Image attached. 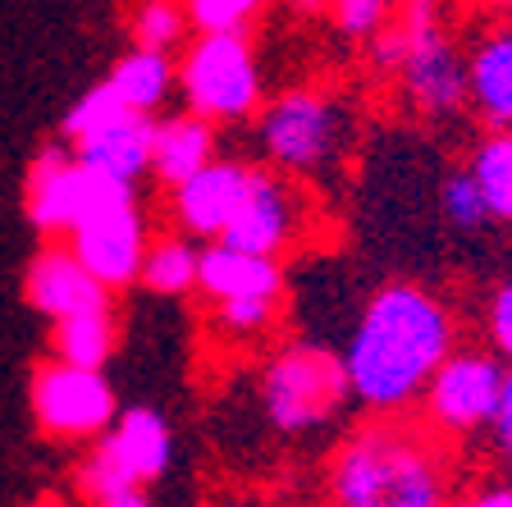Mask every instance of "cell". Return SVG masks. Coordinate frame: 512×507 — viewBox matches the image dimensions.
Returning <instances> with one entry per match:
<instances>
[{"mask_svg": "<svg viewBox=\"0 0 512 507\" xmlns=\"http://www.w3.org/2000/svg\"><path fill=\"white\" fill-rule=\"evenodd\" d=\"M179 87L192 115L243 124L261 106V64L243 32H202L179 64Z\"/></svg>", "mask_w": 512, "mask_h": 507, "instance_id": "8992f818", "label": "cell"}, {"mask_svg": "<svg viewBox=\"0 0 512 507\" xmlns=\"http://www.w3.org/2000/svg\"><path fill=\"white\" fill-rule=\"evenodd\" d=\"M508 370L490 352H448L426 384V416L448 434H476L494 421Z\"/></svg>", "mask_w": 512, "mask_h": 507, "instance_id": "30bf717a", "label": "cell"}, {"mask_svg": "<svg viewBox=\"0 0 512 507\" xmlns=\"http://www.w3.org/2000/svg\"><path fill=\"white\" fill-rule=\"evenodd\" d=\"M293 5H298V10H325V5H330V0H293Z\"/></svg>", "mask_w": 512, "mask_h": 507, "instance_id": "4dcf8cb0", "label": "cell"}, {"mask_svg": "<svg viewBox=\"0 0 512 507\" xmlns=\"http://www.w3.org/2000/svg\"><path fill=\"white\" fill-rule=\"evenodd\" d=\"M197 288H202L211 302H279L284 293V270H279L275 256L247 252L224 238H211V247L202 252V270H197Z\"/></svg>", "mask_w": 512, "mask_h": 507, "instance_id": "5bb4252c", "label": "cell"}, {"mask_svg": "<svg viewBox=\"0 0 512 507\" xmlns=\"http://www.w3.org/2000/svg\"><path fill=\"white\" fill-rule=\"evenodd\" d=\"M119 197H133V183L92 169L78 160V151L69 156L60 147H46L28 169V220L42 233H74L87 215Z\"/></svg>", "mask_w": 512, "mask_h": 507, "instance_id": "ba28073f", "label": "cell"}, {"mask_svg": "<svg viewBox=\"0 0 512 507\" xmlns=\"http://www.w3.org/2000/svg\"><path fill=\"white\" fill-rule=\"evenodd\" d=\"M389 5L394 0H330V14L348 37H375L389 23Z\"/></svg>", "mask_w": 512, "mask_h": 507, "instance_id": "4316f807", "label": "cell"}, {"mask_svg": "<svg viewBox=\"0 0 512 507\" xmlns=\"http://www.w3.org/2000/svg\"><path fill=\"white\" fill-rule=\"evenodd\" d=\"M32 416L51 439H101L115 425V389L101 370L55 357L32 375Z\"/></svg>", "mask_w": 512, "mask_h": 507, "instance_id": "9c48e42d", "label": "cell"}, {"mask_svg": "<svg viewBox=\"0 0 512 507\" xmlns=\"http://www.w3.org/2000/svg\"><path fill=\"white\" fill-rule=\"evenodd\" d=\"M490 343L499 357L512 361V279L494 288L490 297Z\"/></svg>", "mask_w": 512, "mask_h": 507, "instance_id": "83f0119b", "label": "cell"}, {"mask_svg": "<svg viewBox=\"0 0 512 507\" xmlns=\"http://www.w3.org/2000/svg\"><path fill=\"white\" fill-rule=\"evenodd\" d=\"M503 457H508V476H512V453H503Z\"/></svg>", "mask_w": 512, "mask_h": 507, "instance_id": "1f68e13d", "label": "cell"}, {"mask_svg": "<svg viewBox=\"0 0 512 507\" xmlns=\"http://www.w3.org/2000/svg\"><path fill=\"white\" fill-rule=\"evenodd\" d=\"M252 165L238 160H211L206 169H197L192 179H183L174 188V220L192 238H220L229 229V220L238 215L247 188H252Z\"/></svg>", "mask_w": 512, "mask_h": 507, "instance_id": "4fadbf2b", "label": "cell"}, {"mask_svg": "<svg viewBox=\"0 0 512 507\" xmlns=\"http://www.w3.org/2000/svg\"><path fill=\"white\" fill-rule=\"evenodd\" d=\"M23 293H28V302L42 311V316L60 320V316H69V311H83V307L106 302L110 288L78 261L74 247H46V252L32 256L28 279H23Z\"/></svg>", "mask_w": 512, "mask_h": 507, "instance_id": "9a60e30c", "label": "cell"}, {"mask_svg": "<svg viewBox=\"0 0 512 507\" xmlns=\"http://www.w3.org/2000/svg\"><path fill=\"white\" fill-rule=\"evenodd\" d=\"M453 352V316L416 284H384L348 338L343 366L352 398L371 412H398L426 393L439 361Z\"/></svg>", "mask_w": 512, "mask_h": 507, "instance_id": "6da1fadb", "label": "cell"}, {"mask_svg": "<svg viewBox=\"0 0 512 507\" xmlns=\"http://www.w3.org/2000/svg\"><path fill=\"white\" fill-rule=\"evenodd\" d=\"M124 101H119V92L110 83H96V87H87L83 96H78L74 106H69V115H64V138L69 142H78V138H87L92 128H101V124H110L115 115H124Z\"/></svg>", "mask_w": 512, "mask_h": 507, "instance_id": "484cf974", "label": "cell"}, {"mask_svg": "<svg viewBox=\"0 0 512 507\" xmlns=\"http://www.w3.org/2000/svg\"><path fill=\"white\" fill-rule=\"evenodd\" d=\"M69 247L106 288L133 284L142 275V256H147V224H142L138 201L119 197L92 211L69 233Z\"/></svg>", "mask_w": 512, "mask_h": 507, "instance_id": "8fae6325", "label": "cell"}, {"mask_svg": "<svg viewBox=\"0 0 512 507\" xmlns=\"http://www.w3.org/2000/svg\"><path fill=\"white\" fill-rule=\"evenodd\" d=\"M188 32V10L183 0H142L133 10V46H151V51H170Z\"/></svg>", "mask_w": 512, "mask_h": 507, "instance_id": "603a6c76", "label": "cell"}, {"mask_svg": "<svg viewBox=\"0 0 512 507\" xmlns=\"http://www.w3.org/2000/svg\"><path fill=\"white\" fill-rule=\"evenodd\" d=\"M490 430H494V444H499V448H503V453H512V366H508V375H503V393H499V412H494Z\"/></svg>", "mask_w": 512, "mask_h": 507, "instance_id": "f1b7e54d", "label": "cell"}, {"mask_svg": "<svg viewBox=\"0 0 512 507\" xmlns=\"http://www.w3.org/2000/svg\"><path fill=\"white\" fill-rule=\"evenodd\" d=\"M471 503H476V507H512V480H508V485H499V489H476V494H471Z\"/></svg>", "mask_w": 512, "mask_h": 507, "instance_id": "f546056e", "label": "cell"}, {"mask_svg": "<svg viewBox=\"0 0 512 507\" xmlns=\"http://www.w3.org/2000/svg\"><path fill=\"white\" fill-rule=\"evenodd\" d=\"M197 270H202V252L188 243V238H156L147 243V256H142V284L160 297H183L188 288H197Z\"/></svg>", "mask_w": 512, "mask_h": 507, "instance_id": "44dd1931", "label": "cell"}, {"mask_svg": "<svg viewBox=\"0 0 512 507\" xmlns=\"http://www.w3.org/2000/svg\"><path fill=\"white\" fill-rule=\"evenodd\" d=\"M170 457L174 434L165 416L151 407L119 412L92 457L78 466V494L101 507H147V485L170 471Z\"/></svg>", "mask_w": 512, "mask_h": 507, "instance_id": "3957f363", "label": "cell"}, {"mask_svg": "<svg viewBox=\"0 0 512 507\" xmlns=\"http://www.w3.org/2000/svg\"><path fill=\"white\" fill-rule=\"evenodd\" d=\"M352 398V380L343 357L316 348V343H288L275 352L261 375V402L275 430L307 434L339 416V407Z\"/></svg>", "mask_w": 512, "mask_h": 507, "instance_id": "277c9868", "label": "cell"}, {"mask_svg": "<svg viewBox=\"0 0 512 507\" xmlns=\"http://www.w3.org/2000/svg\"><path fill=\"white\" fill-rule=\"evenodd\" d=\"M110 87L119 92L128 110H142V115H156L165 106V96L174 92V64H170V51H151V46H138L128 51L124 60L110 69L106 78Z\"/></svg>", "mask_w": 512, "mask_h": 507, "instance_id": "d6986e66", "label": "cell"}, {"mask_svg": "<svg viewBox=\"0 0 512 507\" xmlns=\"http://www.w3.org/2000/svg\"><path fill=\"white\" fill-rule=\"evenodd\" d=\"M302 229V201L298 192L288 188L284 179L256 169L252 174V188H247L243 206L238 215L229 220V229L220 233L224 243L247 247V252H261V256H279Z\"/></svg>", "mask_w": 512, "mask_h": 507, "instance_id": "7c38bea8", "label": "cell"}, {"mask_svg": "<svg viewBox=\"0 0 512 507\" xmlns=\"http://www.w3.org/2000/svg\"><path fill=\"white\" fill-rule=\"evenodd\" d=\"M51 325H55V357L74 361V366L106 370L110 352H115V316H110V302L69 311V316L51 320Z\"/></svg>", "mask_w": 512, "mask_h": 507, "instance_id": "ffe728a7", "label": "cell"}, {"mask_svg": "<svg viewBox=\"0 0 512 507\" xmlns=\"http://www.w3.org/2000/svg\"><path fill=\"white\" fill-rule=\"evenodd\" d=\"M330 498L343 507H439L448 489L435 453L416 434L371 425L334 457Z\"/></svg>", "mask_w": 512, "mask_h": 507, "instance_id": "7a4b0ae2", "label": "cell"}, {"mask_svg": "<svg viewBox=\"0 0 512 507\" xmlns=\"http://www.w3.org/2000/svg\"><path fill=\"white\" fill-rule=\"evenodd\" d=\"M261 147L288 174H320L348 147V110L325 92H284L261 110Z\"/></svg>", "mask_w": 512, "mask_h": 507, "instance_id": "52a82bcc", "label": "cell"}, {"mask_svg": "<svg viewBox=\"0 0 512 507\" xmlns=\"http://www.w3.org/2000/svg\"><path fill=\"white\" fill-rule=\"evenodd\" d=\"M183 10L197 32H247L261 19L266 0H183Z\"/></svg>", "mask_w": 512, "mask_h": 507, "instance_id": "d4e9b609", "label": "cell"}, {"mask_svg": "<svg viewBox=\"0 0 512 507\" xmlns=\"http://www.w3.org/2000/svg\"><path fill=\"white\" fill-rule=\"evenodd\" d=\"M439 211H444V220L462 233H476V229H485V220H494L471 169H458V174L444 179V188H439Z\"/></svg>", "mask_w": 512, "mask_h": 507, "instance_id": "cb8c5ba5", "label": "cell"}, {"mask_svg": "<svg viewBox=\"0 0 512 507\" xmlns=\"http://www.w3.org/2000/svg\"><path fill=\"white\" fill-rule=\"evenodd\" d=\"M490 5H512V0H490Z\"/></svg>", "mask_w": 512, "mask_h": 507, "instance_id": "d6a6232c", "label": "cell"}, {"mask_svg": "<svg viewBox=\"0 0 512 507\" xmlns=\"http://www.w3.org/2000/svg\"><path fill=\"white\" fill-rule=\"evenodd\" d=\"M467 169L476 174L494 220L512 224V128H494L490 138L476 147V156H471Z\"/></svg>", "mask_w": 512, "mask_h": 507, "instance_id": "7402d4cb", "label": "cell"}, {"mask_svg": "<svg viewBox=\"0 0 512 507\" xmlns=\"http://www.w3.org/2000/svg\"><path fill=\"white\" fill-rule=\"evenodd\" d=\"M78 160H87L92 169L110 174L119 183H138L142 174H151V156H156V119L142 110H124L110 124L92 128L87 138L74 142Z\"/></svg>", "mask_w": 512, "mask_h": 507, "instance_id": "2e32d148", "label": "cell"}, {"mask_svg": "<svg viewBox=\"0 0 512 507\" xmlns=\"http://www.w3.org/2000/svg\"><path fill=\"white\" fill-rule=\"evenodd\" d=\"M215 160V124L202 115H183L156 124V156H151V174L165 188H179L183 179H192L197 169H206Z\"/></svg>", "mask_w": 512, "mask_h": 507, "instance_id": "ac0fdd59", "label": "cell"}, {"mask_svg": "<svg viewBox=\"0 0 512 507\" xmlns=\"http://www.w3.org/2000/svg\"><path fill=\"white\" fill-rule=\"evenodd\" d=\"M471 106L490 128H512V28L490 32L467 60Z\"/></svg>", "mask_w": 512, "mask_h": 507, "instance_id": "e0dca14e", "label": "cell"}, {"mask_svg": "<svg viewBox=\"0 0 512 507\" xmlns=\"http://www.w3.org/2000/svg\"><path fill=\"white\" fill-rule=\"evenodd\" d=\"M398 32H403V92L426 119L458 115L471 101L467 60L453 51V42L439 28L435 0H398Z\"/></svg>", "mask_w": 512, "mask_h": 507, "instance_id": "5b68a950", "label": "cell"}]
</instances>
